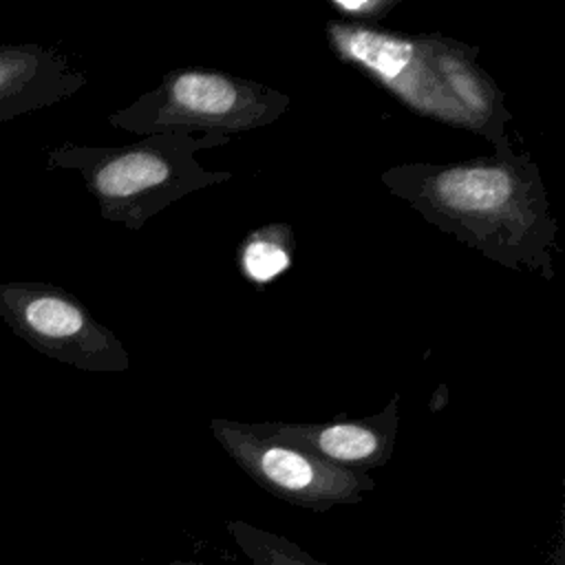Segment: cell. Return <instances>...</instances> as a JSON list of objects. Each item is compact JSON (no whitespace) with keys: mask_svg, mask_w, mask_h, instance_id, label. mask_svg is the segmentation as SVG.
Masks as SVG:
<instances>
[{"mask_svg":"<svg viewBox=\"0 0 565 565\" xmlns=\"http://www.w3.org/2000/svg\"><path fill=\"white\" fill-rule=\"evenodd\" d=\"M296 258V234L289 223H267L252 230L236 249L241 276L258 291L282 276Z\"/></svg>","mask_w":565,"mask_h":565,"instance_id":"obj_10","label":"cell"},{"mask_svg":"<svg viewBox=\"0 0 565 565\" xmlns=\"http://www.w3.org/2000/svg\"><path fill=\"white\" fill-rule=\"evenodd\" d=\"M225 527L252 565H327L291 539L271 530H263L254 523L234 519L227 521Z\"/></svg>","mask_w":565,"mask_h":565,"instance_id":"obj_11","label":"cell"},{"mask_svg":"<svg viewBox=\"0 0 565 565\" xmlns=\"http://www.w3.org/2000/svg\"><path fill=\"white\" fill-rule=\"evenodd\" d=\"M380 181L430 225L492 263L554 280L558 225L530 154L408 161L384 170Z\"/></svg>","mask_w":565,"mask_h":565,"instance_id":"obj_1","label":"cell"},{"mask_svg":"<svg viewBox=\"0 0 565 565\" xmlns=\"http://www.w3.org/2000/svg\"><path fill=\"white\" fill-rule=\"evenodd\" d=\"M333 55L358 68L419 117L475 132L472 121L439 79L424 33L329 20L324 26Z\"/></svg>","mask_w":565,"mask_h":565,"instance_id":"obj_6","label":"cell"},{"mask_svg":"<svg viewBox=\"0 0 565 565\" xmlns=\"http://www.w3.org/2000/svg\"><path fill=\"white\" fill-rule=\"evenodd\" d=\"M0 320L38 353L88 373H124L130 355L71 291L51 282H0Z\"/></svg>","mask_w":565,"mask_h":565,"instance_id":"obj_4","label":"cell"},{"mask_svg":"<svg viewBox=\"0 0 565 565\" xmlns=\"http://www.w3.org/2000/svg\"><path fill=\"white\" fill-rule=\"evenodd\" d=\"M424 42L439 79L472 121L475 135L488 139L497 154L512 152L505 132L512 113L499 84L477 62L479 49L441 33H424Z\"/></svg>","mask_w":565,"mask_h":565,"instance_id":"obj_8","label":"cell"},{"mask_svg":"<svg viewBox=\"0 0 565 565\" xmlns=\"http://www.w3.org/2000/svg\"><path fill=\"white\" fill-rule=\"evenodd\" d=\"M68 57L42 44H0V124L49 108L86 86Z\"/></svg>","mask_w":565,"mask_h":565,"instance_id":"obj_9","label":"cell"},{"mask_svg":"<svg viewBox=\"0 0 565 565\" xmlns=\"http://www.w3.org/2000/svg\"><path fill=\"white\" fill-rule=\"evenodd\" d=\"M170 565H203V563L194 561V558H172Z\"/></svg>","mask_w":565,"mask_h":565,"instance_id":"obj_13","label":"cell"},{"mask_svg":"<svg viewBox=\"0 0 565 565\" xmlns=\"http://www.w3.org/2000/svg\"><path fill=\"white\" fill-rule=\"evenodd\" d=\"M402 0H327L340 22L377 26Z\"/></svg>","mask_w":565,"mask_h":565,"instance_id":"obj_12","label":"cell"},{"mask_svg":"<svg viewBox=\"0 0 565 565\" xmlns=\"http://www.w3.org/2000/svg\"><path fill=\"white\" fill-rule=\"evenodd\" d=\"M287 108L289 95L256 79L218 68L179 66L106 119L113 128L141 137L161 132L232 137L274 124Z\"/></svg>","mask_w":565,"mask_h":565,"instance_id":"obj_3","label":"cell"},{"mask_svg":"<svg viewBox=\"0 0 565 565\" xmlns=\"http://www.w3.org/2000/svg\"><path fill=\"white\" fill-rule=\"evenodd\" d=\"M225 143L230 137L210 132H161L128 146L62 141L46 150V168L77 172L102 218L137 232L188 194L230 181L232 172L207 170L196 161L199 150Z\"/></svg>","mask_w":565,"mask_h":565,"instance_id":"obj_2","label":"cell"},{"mask_svg":"<svg viewBox=\"0 0 565 565\" xmlns=\"http://www.w3.org/2000/svg\"><path fill=\"white\" fill-rule=\"evenodd\" d=\"M210 430L234 463L276 499L311 512L360 503L375 490L366 472L333 466L307 450L258 435L249 422L210 419Z\"/></svg>","mask_w":565,"mask_h":565,"instance_id":"obj_5","label":"cell"},{"mask_svg":"<svg viewBox=\"0 0 565 565\" xmlns=\"http://www.w3.org/2000/svg\"><path fill=\"white\" fill-rule=\"evenodd\" d=\"M265 437L307 450L333 466L366 472L391 461L399 428V395H393L382 411L366 417H338L322 424L249 422Z\"/></svg>","mask_w":565,"mask_h":565,"instance_id":"obj_7","label":"cell"}]
</instances>
